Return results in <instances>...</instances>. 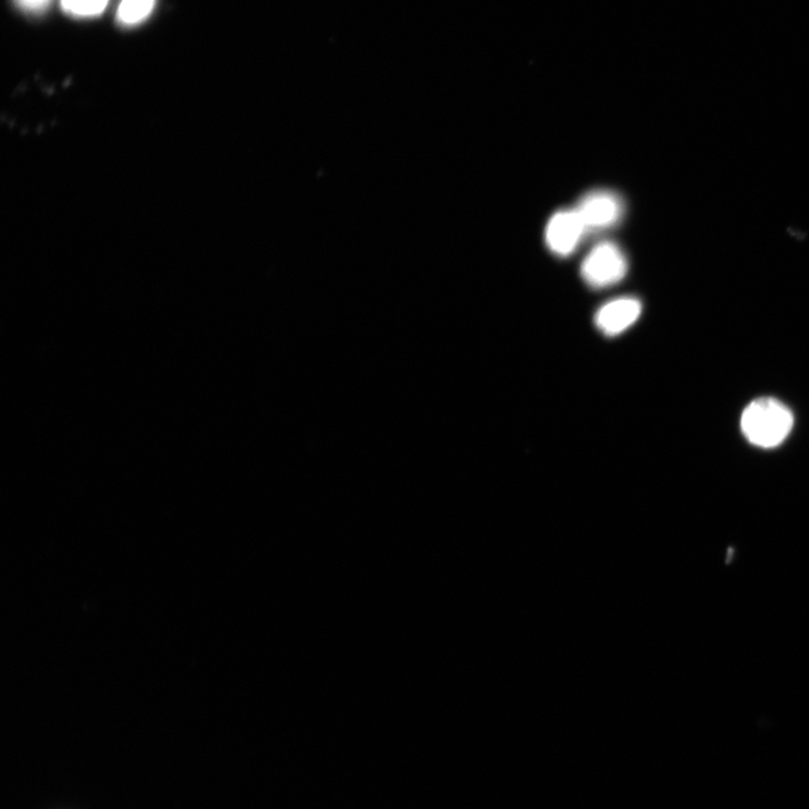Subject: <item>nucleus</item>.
<instances>
[{"label":"nucleus","mask_w":809,"mask_h":809,"mask_svg":"<svg viewBox=\"0 0 809 809\" xmlns=\"http://www.w3.org/2000/svg\"><path fill=\"white\" fill-rule=\"evenodd\" d=\"M62 10L73 18H96L103 13L110 0H60Z\"/></svg>","instance_id":"7"},{"label":"nucleus","mask_w":809,"mask_h":809,"mask_svg":"<svg viewBox=\"0 0 809 809\" xmlns=\"http://www.w3.org/2000/svg\"><path fill=\"white\" fill-rule=\"evenodd\" d=\"M21 10L28 13H41L51 4L52 0H16Z\"/></svg>","instance_id":"8"},{"label":"nucleus","mask_w":809,"mask_h":809,"mask_svg":"<svg viewBox=\"0 0 809 809\" xmlns=\"http://www.w3.org/2000/svg\"><path fill=\"white\" fill-rule=\"evenodd\" d=\"M642 303L637 298H619L605 303L595 317L597 329L607 337H617L629 330L640 318Z\"/></svg>","instance_id":"4"},{"label":"nucleus","mask_w":809,"mask_h":809,"mask_svg":"<svg viewBox=\"0 0 809 809\" xmlns=\"http://www.w3.org/2000/svg\"><path fill=\"white\" fill-rule=\"evenodd\" d=\"M628 269V259L620 247L612 242H602L585 258L581 276L591 288L602 289L622 281Z\"/></svg>","instance_id":"2"},{"label":"nucleus","mask_w":809,"mask_h":809,"mask_svg":"<svg viewBox=\"0 0 809 809\" xmlns=\"http://www.w3.org/2000/svg\"><path fill=\"white\" fill-rule=\"evenodd\" d=\"M625 207L612 191L597 190L587 193L576 208L586 232L609 229L619 223Z\"/></svg>","instance_id":"3"},{"label":"nucleus","mask_w":809,"mask_h":809,"mask_svg":"<svg viewBox=\"0 0 809 809\" xmlns=\"http://www.w3.org/2000/svg\"><path fill=\"white\" fill-rule=\"evenodd\" d=\"M157 0H122L118 10V21L123 27H136L144 22L153 12Z\"/></svg>","instance_id":"6"},{"label":"nucleus","mask_w":809,"mask_h":809,"mask_svg":"<svg viewBox=\"0 0 809 809\" xmlns=\"http://www.w3.org/2000/svg\"><path fill=\"white\" fill-rule=\"evenodd\" d=\"M793 416L785 403L776 398L762 397L748 404L741 417V430L755 447H779L790 435Z\"/></svg>","instance_id":"1"},{"label":"nucleus","mask_w":809,"mask_h":809,"mask_svg":"<svg viewBox=\"0 0 809 809\" xmlns=\"http://www.w3.org/2000/svg\"><path fill=\"white\" fill-rule=\"evenodd\" d=\"M585 233V227L576 210L560 211L548 223L546 241L555 254L568 257L577 249Z\"/></svg>","instance_id":"5"}]
</instances>
